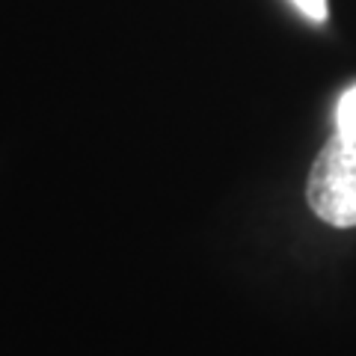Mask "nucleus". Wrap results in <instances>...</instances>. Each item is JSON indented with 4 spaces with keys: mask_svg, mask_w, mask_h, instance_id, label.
Here are the masks:
<instances>
[{
    "mask_svg": "<svg viewBox=\"0 0 356 356\" xmlns=\"http://www.w3.org/2000/svg\"><path fill=\"white\" fill-rule=\"evenodd\" d=\"M306 202L330 226H356V131H336L324 143L309 172Z\"/></svg>",
    "mask_w": 356,
    "mask_h": 356,
    "instance_id": "1",
    "label": "nucleus"
},
{
    "mask_svg": "<svg viewBox=\"0 0 356 356\" xmlns=\"http://www.w3.org/2000/svg\"><path fill=\"white\" fill-rule=\"evenodd\" d=\"M336 125L339 131H356V86H350L341 95V102L336 107Z\"/></svg>",
    "mask_w": 356,
    "mask_h": 356,
    "instance_id": "2",
    "label": "nucleus"
},
{
    "mask_svg": "<svg viewBox=\"0 0 356 356\" xmlns=\"http://www.w3.org/2000/svg\"><path fill=\"white\" fill-rule=\"evenodd\" d=\"M291 3L303 13L309 21H327V15H330V6H327V0H291Z\"/></svg>",
    "mask_w": 356,
    "mask_h": 356,
    "instance_id": "3",
    "label": "nucleus"
}]
</instances>
